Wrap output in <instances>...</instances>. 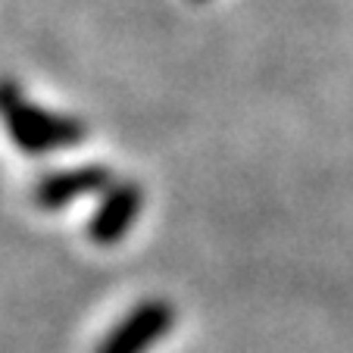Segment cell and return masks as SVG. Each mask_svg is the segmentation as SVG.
Returning a JSON list of instances; mask_svg holds the SVG:
<instances>
[{"mask_svg": "<svg viewBox=\"0 0 353 353\" xmlns=\"http://www.w3.org/2000/svg\"><path fill=\"white\" fill-rule=\"evenodd\" d=\"M0 122L10 141L28 157H44L79 147L88 138V125L79 116L54 113L26 97L16 81H0Z\"/></svg>", "mask_w": 353, "mask_h": 353, "instance_id": "6da1fadb", "label": "cell"}, {"mask_svg": "<svg viewBox=\"0 0 353 353\" xmlns=\"http://www.w3.org/2000/svg\"><path fill=\"white\" fill-rule=\"evenodd\" d=\"M175 307L163 297H147L134 303L97 344L94 353H150L175 328Z\"/></svg>", "mask_w": 353, "mask_h": 353, "instance_id": "7a4b0ae2", "label": "cell"}, {"mask_svg": "<svg viewBox=\"0 0 353 353\" xmlns=\"http://www.w3.org/2000/svg\"><path fill=\"white\" fill-rule=\"evenodd\" d=\"M141 210H144V191L138 181L122 179L113 181L107 191L100 194L97 207L88 219V241L97 247H116L125 241V234L134 228Z\"/></svg>", "mask_w": 353, "mask_h": 353, "instance_id": "3957f363", "label": "cell"}, {"mask_svg": "<svg viewBox=\"0 0 353 353\" xmlns=\"http://www.w3.org/2000/svg\"><path fill=\"white\" fill-rule=\"evenodd\" d=\"M113 172H110L103 163H88V166H72V169H57V172L38 179L32 191L34 207L44 210V213H57V210H66L69 203L81 197H94V194H103L113 185Z\"/></svg>", "mask_w": 353, "mask_h": 353, "instance_id": "277c9868", "label": "cell"}, {"mask_svg": "<svg viewBox=\"0 0 353 353\" xmlns=\"http://www.w3.org/2000/svg\"><path fill=\"white\" fill-rule=\"evenodd\" d=\"M191 3H207V0H191Z\"/></svg>", "mask_w": 353, "mask_h": 353, "instance_id": "5b68a950", "label": "cell"}]
</instances>
